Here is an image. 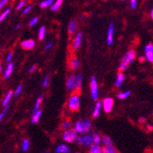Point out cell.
I'll return each mask as SVG.
<instances>
[{
  "label": "cell",
  "instance_id": "cell-1",
  "mask_svg": "<svg viewBox=\"0 0 153 153\" xmlns=\"http://www.w3.org/2000/svg\"><path fill=\"white\" fill-rule=\"evenodd\" d=\"M135 58H136V52H135V51H133V50L128 51L126 53V55L124 56V58H123V60H122V62L120 63V66L118 68L119 72H123V71L126 70V69L128 67L129 63L132 62Z\"/></svg>",
  "mask_w": 153,
  "mask_h": 153
},
{
  "label": "cell",
  "instance_id": "cell-2",
  "mask_svg": "<svg viewBox=\"0 0 153 153\" xmlns=\"http://www.w3.org/2000/svg\"><path fill=\"white\" fill-rule=\"evenodd\" d=\"M68 105H69V108H70V110L72 111V112H77V111H79L80 99H79L78 94H74L73 96H71Z\"/></svg>",
  "mask_w": 153,
  "mask_h": 153
},
{
  "label": "cell",
  "instance_id": "cell-3",
  "mask_svg": "<svg viewBox=\"0 0 153 153\" xmlns=\"http://www.w3.org/2000/svg\"><path fill=\"white\" fill-rule=\"evenodd\" d=\"M63 140L67 142H74L77 137V131L75 129H68L62 135Z\"/></svg>",
  "mask_w": 153,
  "mask_h": 153
},
{
  "label": "cell",
  "instance_id": "cell-4",
  "mask_svg": "<svg viewBox=\"0 0 153 153\" xmlns=\"http://www.w3.org/2000/svg\"><path fill=\"white\" fill-rule=\"evenodd\" d=\"M90 89H91V94H92V98L94 100H96L97 97H98V87H97V82L95 78L93 76L91 78V82H90Z\"/></svg>",
  "mask_w": 153,
  "mask_h": 153
},
{
  "label": "cell",
  "instance_id": "cell-5",
  "mask_svg": "<svg viewBox=\"0 0 153 153\" xmlns=\"http://www.w3.org/2000/svg\"><path fill=\"white\" fill-rule=\"evenodd\" d=\"M103 105H104V109H105V112L110 113L111 110H112V108H113V105H114V99L110 98V97L105 98L103 101Z\"/></svg>",
  "mask_w": 153,
  "mask_h": 153
},
{
  "label": "cell",
  "instance_id": "cell-6",
  "mask_svg": "<svg viewBox=\"0 0 153 153\" xmlns=\"http://www.w3.org/2000/svg\"><path fill=\"white\" fill-rule=\"evenodd\" d=\"M145 53H146V58L150 62H153V44L149 43L145 47Z\"/></svg>",
  "mask_w": 153,
  "mask_h": 153
},
{
  "label": "cell",
  "instance_id": "cell-7",
  "mask_svg": "<svg viewBox=\"0 0 153 153\" xmlns=\"http://www.w3.org/2000/svg\"><path fill=\"white\" fill-rule=\"evenodd\" d=\"M113 34H114V24L111 23L108 27V30H107V38H106V41L107 44L111 45L113 43Z\"/></svg>",
  "mask_w": 153,
  "mask_h": 153
},
{
  "label": "cell",
  "instance_id": "cell-8",
  "mask_svg": "<svg viewBox=\"0 0 153 153\" xmlns=\"http://www.w3.org/2000/svg\"><path fill=\"white\" fill-rule=\"evenodd\" d=\"M34 45H35V41L33 39H27L21 42V48L24 50H27V51L33 49Z\"/></svg>",
  "mask_w": 153,
  "mask_h": 153
},
{
  "label": "cell",
  "instance_id": "cell-9",
  "mask_svg": "<svg viewBox=\"0 0 153 153\" xmlns=\"http://www.w3.org/2000/svg\"><path fill=\"white\" fill-rule=\"evenodd\" d=\"M67 87L69 90H73L76 88V75H71L67 80Z\"/></svg>",
  "mask_w": 153,
  "mask_h": 153
},
{
  "label": "cell",
  "instance_id": "cell-10",
  "mask_svg": "<svg viewBox=\"0 0 153 153\" xmlns=\"http://www.w3.org/2000/svg\"><path fill=\"white\" fill-rule=\"evenodd\" d=\"M82 38V32L77 33V35L75 36L74 40V48L75 50H77V49H79V48L81 47Z\"/></svg>",
  "mask_w": 153,
  "mask_h": 153
},
{
  "label": "cell",
  "instance_id": "cell-11",
  "mask_svg": "<svg viewBox=\"0 0 153 153\" xmlns=\"http://www.w3.org/2000/svg\"><path fill=\"white\" fill-rule=\"evenodd\" d=\"M82 126H83V133H88L91 131L92 128V125L90 120L88 119H85V120H82Z\"/></svg>",
  "mask_w": 153,
  "mask_h": 153
},
{
  "label": "cell",
  "instance_id": "cell-12",
  "mask_svg": "<svg viewBox=\"0 0 153 153\" xmlns=\"http://www.w3.org/2000/svg\"><path fill=\"white\" fill-rule=\"evenodd\" d=\"M79 64H80V62L77 58L74 57L72 58L71 62H70V65H69V68L71 69V70H76V69L79 67Z\"/></svg>",
  "mask_w": 153,
  "mask_h": 153
},
{
  "label": "cell",
  "instance_id": "cell-13",
  "mask_svg": "<svg viewBox=\"0 0 153 153\" xmlns=\"http://www.w3.org/2000/svg\"><path fill=\"white\" fill-rule=\"evenodd\" d=\"M76 27H77V24H76V21L75 20H72L69 24V27H68V31H69V34L70 35H73L75 30H76Z\"/></svg>",
  "mask_w": 153,
  "mask_h": 153
},
{
  "label": "cell",
  "instance_id": "cell-14",
  "mask_svg": "<svg viewBox=\"0 0 153 153\" xmlns=\"http://www.w3.org/2000/svg\"><path fill=\"white\" fill-rule=\"evenodd\" d=\"M13 67H14L13 62H9L8 65H7V67L6 68V71H5V74H4L5 79H7L10 76L11 73L13 72Z\"/></svg>",
  "mask_w": 153,
  "mask_h": 153
},
{
  "label": "cell",
  "instance_id": "cell-15",
  "mask_svg": "<svg viewBox=\"0 0 153 153\" xmlns=\"http://www.w3.org/2000/svg\"><path fill=\"white\" fill-rule=\"evenodd\" d=\"M70 149L66 145H60L56 149V153H70Z\"/></svg>",
  "mask_w": 153,
  "mask_h": 153
},
{
  "label": "cell",
  "instance_id": "cell-16",
  "mask_svg": "<svg viewBox=\"0 0 153 153\" xmlns=\"http://www.w3.org/2000/svg\"><path fill=\"white\" fill-rule=\"evenodd\" d=\"M124 79H125L124 74H123L121 72H119V73L117 74V80H116V86H117V87H120V86H121V85H122V82H123Z\"/></svg>",
  "mask_w": 153,
  "mask_h": 153
},
{
  "label": "cell",
  "instance_id": "cell-17",
  "mask_svg": "<svg viewBox=\"0 0 153 153\" xmlns=\"http://www.w3.org/2000/svg\"><path fill=\"white\" fill-rule=\"evenodd\" d=\"M82 138H83V145L90 146L94 142V137L91 136H85Z\"/></svg>",
  "mask_w": 153,
  "mask_h": 153
},
{
  "label": "cell",
  "instance_id": "cell-18",
  "mask_svg": "<svg viewBox=\"0 0 153 153\" xmlns=\"http://www.w3.org/2000/svg\"><path fill=\"white\" fill-rule=\"evenodd\" d=\"M100 109H101V102H97L96 105H95V108H94V113H93V117H97L99 116Z\"/></svg>",
  "mask_w": 153,
  "mask_h": 153
},
{
  "label": "cell",
  "instance_id": "cell-19",
  "mask_svg": "<svg viewBox=\"0 0 153 153\" xmlns=\"http://www.w3.org/2000/svg\"><path fill=\"white\" fill-rule=\"evenodd\" d=\"M75 130L80 134L83 133V126H82V120L77 121V123L75 124Z\"/></svg>",
  "mask_w": 153,
  "mask_h": 153
},
{
  "label": "cell",
  "instance_id": "cell-20",
  "mask_svg": "<svg viewBox=\"0 0 153 153\" xmlns=\"http://www.w3.org/2000/svg\"><path fill=\"white\" fill-rule=\"evenodd\" d=\"M89 152L90 153H103V149H101L97 145H94V146H92L90 148Z\"/></svg>",
  "mask_w": 153,
  "mask_h": 153
},
{
  "label": "cell",
  "instance_id": "cell-21",
  "mask_svg": "<svg viewBox=\"0 0 153 153\" xmlns=\"http://www.w3.org/2000/svg\"><path fill=\"white\" fill-rule=\"evenodd\" d=\"M102 141L105 146H112L113 145V142H112V140H111V138L105 135L102 137Z\"/></svg>",
  "mask_w": 153,
  "mask_h": 153
},
{
  "label": "cell",
  "instance_id": "cell-22",
  "mask_svg": "<svg viewBox=\"0 0 153 153\" xmlns=\"http://www.w3.org/2000/svg\"><path fill=\"white\" fill-rule=\"evenodd\" d=\"M42 100H43V96H42V95H40V96L39 97V98H38L37 102H36V105H35V107H34V111H33V115H34V114H36V113L38 112V109H39V105H40L41 102H42Z\"/></svg>",
  "mask_w": 153,
  "mask_h": 153
},
{
  "label": "cell",
  "instance_id": "cell-23",
  "mask_svg": "<svg viewBox=\"0 0 153 153\" xmlns=\"http://www.w3.org/2000/svg\"><path fill=\"white\" fill-rule=\"evenodd\" d=\"M103 153H117V151L112 146H105L103 148Z\"/></svg>",
  "mask_w": 153,
  "mask_h": 153
},
{
  "label": "cell",
  "instance_id": "cell-24",
  "mask_svg": "<svg viewBox=\"0 0 153 153\" xmlns=\"http://www.w3.org/2000/svg\"><path fill=\"white\" fill-rule=\"evenodd\" d=\"M45 33H46L45 27H39V40H42L45 38Z\"/></svg>",
  "mask_w": 153,
  "mask_h": 153
},
{
  "label": "cell",
  "instance_id": "cell-25",
  "mask_svg": "<svg viewBox=\"0 0 153 153\" xmlns=\"http://www.w3.org/2000/svg\"><path fill=\"white\" fill-rule=\"evenodd\" d=\"M62 0H57V1L51 6V11H56L62 6Z\"/></svg>",
  "mask_w": 153,
  "mask_h": 153
},
{
  "label": "cell",
  "instance_id": "cell-26",
  "mask_svg": "<svg viewBox=\"0 0 153 153\" xmlns=\"http://www.w3.org/2000/svg\"><path fill=\"white\" fill-rule=\"evenodd\" d=\"M12 91H9L8 93H7V94L6 95V97H5V99H4V101H3V103H2V105H4V106H6L7 104H8V102L10 101V99H11V97H12Z\"/></svg>",
  "mask_w": 153,
  "mask_h": 153
},
{
  "label": "cell",
  "instance_id": "cell-27",
  "mask_svg": "<svg viewBox=\"0 0 153 153\" xmlns=\"http://www.w3.org/2000/svg\"><path fill=\"white\" fill-rule=\"evenodd\" d=\"M52 3H53V0H44V1H42L40 3V7L45 8V7H50L51 5H52Z\"/></svg>",
  "mask_w": 153,
  "mask_h": 153
},
{
  "label": "cell",
  "instance_id": "cell-28",
  "mask_svg": "<svg viewBox=\"0 0 153 153\" xmlns=\"http://www.w3.org/2000/svg\"><path fill=\"white\" fill-rule=\"evenodd\" d=\"M93 137H94V142L95 143V145L98 146L100 144V142H101V137H99V135L97 133H94Z\"/></svg>",
  "mask_w": 153,
  "mask_h": 153
},
{
  "label": "cell",
  "instance_id": "cell-29",
  "mask_svg": "<svg viewBox=\"0 0 153 153\" xmlns=\"http://www.w3.org/2000/svg\"><path fill=\"white\" fill-rule=\"evenodd\" d=\"M40 115H41V111H40V110H39L36 114L33 115V117H32V123H33V124H36V123L39 121Z\"/></svg>",
  "mask_w": 153,
  "mask_h": 153
},
{
  "label": "cell",
  "instance_id": "cell-30",
  "mask_svg": "<svg viewBox=\"0 0 153 153\" xmlns=\"http://www.w3.org/2000/svg\"><path fill=\"white\" fill-rule=\"evenodd\" d=\"M82 86V74L76 75V88L81 89Z\"/></svg>",
  "mask_w": 153,
  "mask_h": 153
},
{
  "label": "cell",
  "instance_id": "cell-31",
  "mask_svg": "<svg viewBox=\"0 0 153 153\" xmlns=\"http://www.w3.org/2000/svg\"><path fill=\"white\" fill-rule=\"evenodd\" d=\"M130 94V92L129 91H127V92H124V93H120L118 94L117 97L119 99H125V98H127V97Z\"/></svg>",
  "mask_w": 153,
  "mask_h": 153
},
{
  "label": "cell",
  "instance_id": "cell-32",
  "mask_svg": "<svg viewBox=\"0 0 153 153\" xmlns=\"http://www.w3.org/2000/svg\"><path fill=\"white\" fill-rule=\"evenodd\" d=\"M72 126V122L70 121V120H67V121H64L63 123H62V129H67V128H69Z\"/></svg>",
  "mask_w": 153,
  "mask_h": 153
},
{
  "label": "cell",
  "instance_id": "cell-33",
  "mask_svg": "<svg viewBox=\"0 0 153 153\" xmlns=\"http://www.w3.org/2000/svg\"><path fill=\"white\" fill-rule=\"evenodd\" d=\"M29 146H30V142L29 140H27V138H25L24 141H23V146H22V150L23 151H26L27 149H29Z\"/></svg>",
  "mask_w": 153,
  "mask_h": 153
},
{
  "label": "cell",
  "instance_id": "cell-34",
  "mask_svg": "<svg viewBox=\"0 0 153 153\" xmlns=\"http://www.w3.org/2000/svg\"><path fill=\"white\" fill-rule=\"evenodd\" d=\"M9 13H10V9H9V8H8V9H7L6 11H4V12L1 14V16H0V20L3 21V20L5 19V18L8 15Z\"/></svg>",
  "mask_w": 153,
  "mask_h": 153
},
{
  "label": "cell",
  "instance_id": "cell-35",
  "mask_svg": "<svg viewBox=\"0 0 153 153\" xmlns=\"http://www.w3.org/2000/svg\"><path fill=\"white\" fill-rule=\"evenodd\" d=\"M38 21H39V18L38 17H35V18H33L30 21V27H33V26H35L37 23H38Z\"/></svg>",
  "mask_w": 153,
  "mask_h": 153
},
{
  "label": "cell",
  "instance_id": "cell-36",
  "mask_svg": "<svg viewBox=\"0 0 153 153\" xmlns=\"http://www.w3.org/2000/svg\"><path fill=\"white\" fill-rule=\"evenodd\" d=\"M137 0H130V6L133 9H135L137 7Z\"/></svg>",
  "mask_w": 153,
  "mask_h": 153
},
{
  "label": "cell",
  "instance_id": "cell-37",
  "mask_svg": "<svg viewBox=\"0 0 153 153\" xmlns=\"http://www.w3.org/2000/svg\"><path fill=\"white\" fill-rule=\"evenodd\" d=\"M8 108H9V106H6V108L4 109L3 112H2L1 114H0V119H1V120L3 119V117H4V115H5V114L7 112V109H8Z\"/></svg>",
  "mask_w": 153,
  "mask_h": 153
},
{
  "label": "cell",
  "instance_id": "cell-38",
  "mask_svg": "<svg viewBox=\"0 0 153 153\" xmlns=\"http://www.w3.org/2000/svg\"><path fill=\"white\" fill-rule=\"evenodd\" d=\"M25 4H26V1H25V0H23V1H21L19 5H18V7H17V9L18 10H19L20 8H22L24 6H25Z\"/></svg>",
  "mask_w": 153,
  "mask_h": 153
},
{
  "label": "cell",
  "instance_id": "cell-39",
  "mask_svg": "<svg viewBox=\"0 0 153 153\" xmlns=\"http://www.w3.org/2000/svg\"><path fill=\"white\" fill-rule=\"evenodd\" d=\"M21 90H22V85H19V86H18V89H17V91H16V94H15V96H19V94H20V92H21Z\"/></svg>",
  "mask_w": 153,
  "mask_h": 153
},
{
  "label": "cell",
  "instance_id": "cell-40",
  "mask_svg": "<svg viewBox=\"0 0 153 153\" xmlns=\"http://www.w3.org/2000/svg\"><path fill=\"white\" fill-rule=\"evenodd\" d=\"M31 7H32V6H27V7L24 9V11H23V14H24V15H25V14H27V13H29V12L30 11Z\"/></svg>",
  "mask_w": 153,
  "mask_h": 153
},
{
  "label": "cell",
  "instance_id": "cell-41",
  "mask_svg": "<svg viewBox=\"0 0 153 153\" xmlns=\"http://www.w3.org/2000/svg\"><path fill=\"white\" fill-rule=\"evenodd\" d=\"M48 82H49V75H47L46 78L44 79V82H43V83H42V87H46V86H47Z\"/></svg>",
  "mask_w": 153,
  "mask_h": 153
},
{
  "label": "cell",
  "instance_id": "cell-42",
  "mask_svg": "<svg viewBox=\"0 0 153 153\" xmlns=\"http://www.w3.org/2000/svg\"><path fill=\"white\" fill-rule=\"evenodd\" d=\"M12 56H13V52H12V51H10V52L8 53V55L7 56V59H6V61H7V62H9V61L11 60Z\"/></svg>",
  "mask_w": 153,
  "mask_h": 153
},
{
  "label": "cell",
  "instance_id": "cell-43",
  "mask_svg": "<svg viewBox=\"0 0 153 153\" xmlns=\"http://www.w3.org/2000/svg\"><path fill=\"white\" fill-rule=\"evenodd\" d=\"M7 0H1V1H0V7L2 8L7 4Z\"/></svg>",
  "mask_w": 153,
  "mask_h": 153
},
{
  "label": "cell",
  "instance_id": "cell-44",
  "mask_svg": "<svg viewBox=\"0 0 153 153\" xmlns=\"http://www.w3.org/2000/svg\"><path fill=\"white\" fill-rule=\"evenodd\" d=\"M77 141H78V143H79V144L83 145V138H82V137H79L77 138Z\"/></svg>",
  "mask_w": 153,
  "mask_h": 153
},
{
  "label": "cell",
  "instance_id": "cell-45",
  "mask_svg": "<svg viewBox=\"0 0 153 153\" xmlns=\"http://www.w3.org/2000/svg\"><path fill=\"white\" fill-rule=\"evenodd\" d=\"M51 46H52V42H50L49 44H47V45H46V47H45V50H49V49H50Z\"/></svg>",
  "mask_w": 153,
  "mask_h": 153
},
{
  "label": "cell",
  "instance_id": "cell-46",
  "mask_svg": "<svg viewBox=\"0 0 153 153\" xmlns=\"http://www.w3.org/2000/svg\"><path fill=\"white\" fill-rule=\"evenodd\" d=\"M36 70V65H33L30 69V73H32L33 71H35Z\"/></svg>",
  "mask_w": 153,
  "mask_h": 153
},
{
  "label": "cell",
  "instance_id": "cell-47",
  "mask_svg": "<svg viewBox=\"0 0 153 153\" xmlns=\"http://www.w3.org/2000/svg\"><path fill=\"white\" fill-rule=\"evenodd\" d=\"M21 27V24L19 23V24L16 25V26H15V27H14V29H15V30H19V27Z\"/></svg>",
  "mask_w": 153,
  "mask_h": 153
},
{
  "label": "cell",
  "instance_id": "cell-48",
  "mask_svg": "<svg viewBox=\"0 0 153 153\" xmlns=\"http://www.w3.org/2000/svg\"><path fill=\"white\" fill-rule=\"evenodd\" d=\"M148 129H149V131H151V130L153 129V128H152L151 126H149V125H148Z\"/></svg>",
  "mask_w": 153,
  "mask_h": 153
},
{
  "label": "cell",
  "instance_id": "cell-49",
  "mask_svg": "<svg viewBox=\"0 0 153 153\" xmlns=\"http://www.w3.org/2000/svg\"><path fill=\"white\" fill-rule=\"evenodd\" d=\"M150 17H151V19H153V8H152V10H151V12H150Z\"/></svg>",
  "mask_w": 153,
  "mask_h": 153
},
{
  "label": "cell",
  "instance_id": "cell-50",
  "mask_svg": "<svg viewBox=\"0 0 153 153\" xmlns=\"http://www.w3.org/2000/svg\"><path fill=\"white\" fill-rule=\"evenodd\" d=\"M140 62H142L144 61V57H140Z\"/></svg>",
  "mask_w": 153,
  "mask_h": 153
},
{
  "label": "cell",
  "instance_id": "cell-51",
  "mask_svg": "<svg viewBox=\"0 0 153 153\" xmlns=\"http://www.w3.org/2000/svg\"><path fill=\"white\" fill-rule=\"evenodd\" d=\"M144 121H145V119H144V118H141V119H140V122H144Z\"/></svg>",
  "mask_w": 153,
  "mask_h": 153
},
{
  "label": "cell",
  "instance_id": "cell-52",
  "mask_svg": "<svg viewBox=\"0 0 153 153\" xmlns=\"http://www.w3.org/2000/svg\"><path fill=\"white\" fill-rule=\"evenodd\" d=\"M44 153H48V152H44Z\"/></svg>",
  "mask_w": 153,
  "mask_h": 153
}]
</instances>
